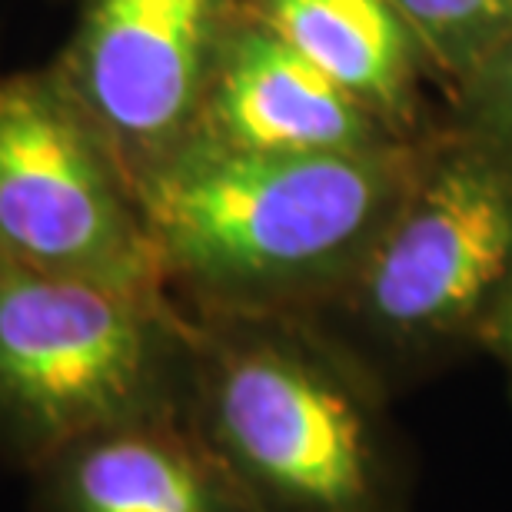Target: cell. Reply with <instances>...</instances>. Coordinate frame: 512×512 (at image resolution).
Here are the masks:
<instances>
[{
	"label": "cell",
	"mask_w": 512,
	"mask_h": 512,
	"mask_svg": "<svg viewBox=\"0 0 512 512\" xmlns=\"http://www.w3.org/2000/svg\"><path fill=\"white\" fill-rule=\"evenodd\" d=\"M419 167L403 143L243 153L187 140L133 187L167 293L200 316H316L350 286Z\"/></svg>",
	"instance_id": "6da1fadb"
},
{
	"label": "cell",
	"mask_w": 512,
	"mask_h": 512,
	"mask_svg": "<svg viewBox=\"0 0 512 512\" xmlns=\"http://www.w3.org/2000/svg\"><path fill=\"white\" fill-rule=\"evenodd\" d=\"M240 0H84L54 74L137 183L193 137Z\"/></svg>",
	"instance_id": "8992f818"
},
{
	"label": "cell",
	"mask_w": 512,
	"mask_h": 512,
	"mask_svg": "<svg viewBox=\"0 0 512 512\" xmlns=\"http://www.w3.org/2000/svg\"><path fill=\"white\" fill-rule=\"evenodd\" d=\"M476 104L483 143L512 160V30L463 80Z\"/></svg>",
	"instance_id": "8fae6325"
},
{
	"label": "cell",
	"mask_w": 512,
	"mask_h": 512,
	"mask_svg": "<svg viewBox=\"0 0 512 512\" xmlns=\"http://www.w3.org/2000/svg\"><path fill=\"white\" fill-rule=\"evenodd\" d=\"M380 389L313 316L193 323L187 416L263 512H409Z\"/></svg>",
	"instance_id": "7a4b0ae2"
},
{
	"label": "cell",
	"mask_w": 512,
	"mask_h": 512,
	"mask_svg": "<svg viewBox=\"0 0 512 512\" xmlns=\"http://www.w3.org/2000/svg\"><path fill=\"white\" fill-rule=\"evenodd\" d=\"M47 469L54 512H263L187 413L100 429Z\"/></svg>",
	"instance_id": "ba28073f"
},
{
	"label": "cell",
	"mask_w": 512,
	"mask_h": 512,
	"mask_svg": "<svg viewBox=\"0 0 512 512\" xmlns=\"http://www.w3.org/2000/svg\"><path fill=\"white\" fill-rule=\"evenodd\" d=\"M190 140L243 153H350L396 143L370 110L237 7Z\"/></svg>",
	"instance_id": "52a82bcc"
},
{
	"label": "cell",
	"mask_w": 512,
	"mask_h": 512,
	"mask_svg": "<svg viewBox=\"0 0 512 512\" xmlns=\"http://www.w3.org/2000/svg\"><path fill=\"white\" fill-rule=\"evenodd\" d=\"M479 336L503 356L506 370L512 376V283L506 286V293L499 296V303L493 306V313H489V320Z\"/></svg>",
	"instance_id": "7c38bea8"
},
{
	"label": "cell",
	"mask_w": 512,
	"mask_h": 512,
	"mask_svg": "<svg viewBox=\"0 0 512 512\" xmlns=\"http://www.w3.org/2000/svg\"><path fill=\"white\" fill-rule=\"evenodd\" d=\"M0 253L44 273L167 296L137 187L54 70L0 80Z\"/></svg>",
	"instance_id": "5b68a950"
},
{
	"label": "cell",
	"mask_w": 512,
	"mask_h": 512,
	"mask_svg": "<svg viewBox=\"0 0 512 512\" xmlns=\"http://www.w3.org/2000/svg\"><path fill=\"white\" fill-rule=\"evenodd\" d=\"M512 283V160L489 143L423 163L340 310L393 360L479 336Z\"/></svg>",
	"instance_id": "277c9868"
},
{
	"label": "cell",
	"mask_w": 512,
	"mask_h": 512,
	"mask_svg": "<svg viewBox=\"0 0 512 512\" xmlns=\"http://www.w3.org/2000/svg\"><path fill=\"white\" fill-rule=\"evenodd\" d=\"M240 7L353 94L389 133L409 124L423 54L389 0H240Z\"/></svg>",
	"instance_id": "9c48e42d"
},
{
	"label": "cell",
	"mask_w": 512,
	"mask_h": 512,
	"mask_svg": "<svg viewBox=\"0 0 512 512\" xmlns=\"http://www.w3.org/2000/svg\"><path fill=\"white\" fill-rule=\"evenodd\" d=\"M389 4L403 17L419 54L459 84L512 30V0H389Z\"/></svg>",
	"instance_id": "30bf717a"
},
{
	"label": "cell",
	"mask_w": 512,
	"mask_h": 512,
	"mask_svg": "<svg viewBox=\"0 0 512 512\" xmlns=\"http://www.w3.org/2000/svg\"><path fill=\"white\" fill-rule=\"evenodd\" d=\"M193 323L140 296L0 253V436L34 463L100 429L180 416Z\"/></svg>",
	"instance_id": "3957f363"
}]
</instances>
